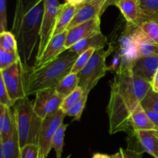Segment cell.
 Wrapping results in <instances>:
<instances>
[{"label": "cell", "instance_id": "obj_1", "mask_svg": "<svg viewBox=\"0 0 158 158\" xmlns=\"http://www.w3.org/2000/svg\"><path fill=\"white\" fill-rule=\"evenodd\" d=\"M151 89V84L134 75L131 70L115 73L110 83V95L106 107L110 135L131 129V116Z\"/></svg>", "mask_w": 158, "mask_h": 158}, {"label": "cell", "instance_id": "obj_2", "mask_svg": "<svg viewBox=\"0 0 158 158\" xmlns=\"http://www.w3.org/2000/svg\"><path fill=\"white\" fill-rule=\"evenodd\" d=\"M44 9L45 0H16L11 32L16 38L20 57L27 65L37 54Z\"/></svg>", "mask_w": 158, "mask_h": 158}, {"label": "cell", "instance_id": "obj_3", "mask_svg": "<svg viewBox=\"0 0 158 158\" xmlns=\"http://www.w3.org/2000/svg\"><path fill=\"white\" fill-rule=\"evenodd\" d=\"M78 54L66 50L52 61L31 70L28 79L27 95L35 94L43 90L56 88L60 81L71 72Z\"/></svg>", "mask_w": 158, "mask_h": 158}, {"label": "cell", "instance_id": "obj_4", "mask_svg": "<svg viewBox=\"0 0 158 158\" xmlns=\"http://www.w3.org/2000/svg\"><path fill=\"white\" fill-rule=\"evenodd\" d=\"M12 107L21 149L29 144L38 145L43 119L34 110L33 102L26 97L16 101Z\"/></svg>", "mask_w": 158, "mask_h": 158}, {"label": "cell", "instance_id": "obj_5", "mask_svg": "<svg viewBox=\"0 0 158 158\" xmlns=\"http://www.w3.org/2000/svg\"><path fill=\"white\" fill-rule=\"evenodd\" d=\"M114 48L110 44L107 50H97L86 66L77 74L79 77V87L84 91V94H89V91L97 85L99 81L104 77L108 71L106 60L112 54Z\"/></svg>", "mask_w": 158, "mask_h": 158}, {"label": "cell", "instance_id": "obj_6", "mask_svg": "<svg viewBox=\"0 0 158 158\" xmlns=\"http://www.w3.org/2000/svg\"><path fill=\"white\" fill-rule=\"evenodd\" d=\"M32 67L19 60L9 68L0 71V77L4 81L11 99L15 103L28 97L27 85Z\"/></svg>", "mask_w": 158, "mask_h": 158}, {"label": "cell", "instance_id": "obj_7", "mask_svg": "<svg viewBox=\"0 0 158 158\" xmlns=\"http://www.w3.org/2000/svg\"><path fill=\"white\" fill-rule=\"evenodd\" d=\"M60 6L61 4L59 0H45L44 13L42 21L40 43L35 60L42 55L43 50L53 36Z\"/></svg>", "mask_w": 158, "mask_h": 158}, {"label": "cell", "instance_id": "obj_8", "mask_svg": "<svg viewBox=\"0 0 158 158\" xmlns=\"http://www.w3.org/2000/svg\"><path fill=\"white\" fill-rule=\"evenodd\" d=\"M66 116V113L60 109L52 116L43 120L38 143L40 149L39 158H47L49 152L52 149V140L54 133L58 127L63 123V120Z\"/></svg>", "mask_w": 158, "mask_h": 158}, {"label": "cell", "instance_id": "obj_9", "mask_svg": "<svg viewBox=\"0 0 158 158\" xmlns=\"http://www.w3.org/2000/svg\"><path fill=\"white\" fill-rule=\"evenodd\" d=\"M63 98L55 88L43 90L35 94L33 102L34 110L41 119H44L59 111Z\"/></svg>", "mask_w": 158, "mask_h": 158}, {"label": "cell", "instance_id": "obj_10", "mask_svg": "<svg viewBox=\"0 0 158 158\" xmlns=\"http://www.w3.org/2000/svg\"><path fill=\"white\" fill-rule=\"evenodd\" d=\"M66 33H67V31L57 34L52 37L50 41L49 42L47 46L43 50L42 55L35 60V63L32 66V69L40 68V67L52 61L66 50Z\"/></svg>", "mask_w": 158, "mask_h": 158}, {"label": "cell", "instance_id": "obj_11", "mask_svg": "<svg viewBox=\"0 0 158 158\" xmlns=\"http://www.w3.org/2000/svg\"><path fill=\"white\" fill-rule=\"evenodd\" d=\"M100 32H101L100 17H96L67 29L66 40V50H69L80 40Z\"/></svg>", "mask_w": 158, "mask_h": 158}, {"label": "cell", "instance_id": "obj_12", "mask_svg": "<svg viewBox=\"0 0 158 158\" xmlns=\"http://www.w3.org/2000/svg\"><path fill=\"white\" fill-rule=\"evenodd\" d=\"M158 70V54L137 58L131 67L134 75L151 83Z\"/></svg>", "mask_w": 158, "mask_h": 158}, {"label": "cell", "instance_id": "obj_13", "mask_svg": "<svg viewBox=\"0 0 158 158\" xmlns=\"http://www.w3.org/2000/svg\"><path fill=\"white\" fill-rule=\"evenodd\" d=\"M117 7L128 24L137 26L141 19L140 0H114Z\"/></svg>", "mask_w": 158, "mask_h": 158}, {"label": "cell", "instance_id": "obj_14", "mask_svg": "<svg viewBox=\"0 0 158 158\" xmlns=\"http://www.w3.org/2000/svg\"><path fill=\"white\" fill-rule=\"evenodd\" d=\"M103 12H104L103 8L99 5L91 2L84 1L78 6V9L68 27V29L96 17H100Z\"/></svg>", "mask_w": 158, "mask_h": 158}, {"label": "cell", "instance_id": "obj_15", "mask_svg": "<svg viewBox=\"0 0 158 158\" xmlns=\"http://www.w3.org/2000/svg\"><path fill=\"white\" fill-rule=\"evenodd\" d=\"M132 33L134 44L137 49L139 57H148L158 54V43L148 40L140 33L137 26L127 23Z\"/></svg>", "mask_w": 158, "mask_h": 158}, {"label": "cell", "instance_id": "obj_16", "mask_svg": "<svg viewBox=\"0 0 158 158\" xmlns=\"http://www.w3.org/2000/svg\"><path fill=\"white\" fill-rule=\"evenodd\" d=\"M107 43V38L101 32H100L80 40L73 46H71L69 50L80 55L84 51L91 48H94L96 50L104 48Z\"/></svg>", "mask_w": 158, "mask_h": 158}, {"label": "cell", "instance_id": "obj_17", "mask_svg": "<svg viewBox=\"0 0 158 158\" xmlns=\"http://www.w3.org/2000/svg\"><path fill=\"white\" fill-rule=\"evenodd\" d=\"M134 134L143 152L158 158V142L154 130H136Z\"/></svg>", "mask_w": 158, "mask_h": 158}, {"label": "cell", "instance_id": "obj_18", "mask_svg": "<svg viewBox=\"0 0 158 158\" xmlns=\"http://www.w3.org/2000/svg\"><path fill=\"white\" fill-rule=\"evenodd\" d=\"M77 9H78V6L72 5L70 3L65 2L61 4L60 12L57 16L53 36L67 31L68 27L73 19Z\"/></svg>", "mask_w": 158, "mask_h": 158}, {"label": "cell", "instance_id": "obj_19", "mask_svg": "<svg viewBox=\"0 0 158 158\" xmlns=\"http://www.w3.org/2000/svg\"><path fill=\"white\" fill-rule=\"evenodd\" d=\"M16 130L15 116L11 107L0 104V139H6Z\"/></svg>", "mask_w": 158, "mask_h": 158}, {"label": "cell", "instance_id": "obj_20", "mask_svg": "<svg viewBox=\"0 0 158 158\" xmlns=\"http://www.w3.org/2000/svg\"><path fill=\"white\" fill-rule=\"evenodd\" d=\"M130 122L133 131L157 129L156 125L151 120L149 116H148L146 110L143 108L141 104H140L133 112Z\"/></svg>", "mask_w": 158, "mask_h": 158}, {"label": "cell", "instance_id": "obj_21", "mask_svg": "<svg viewBox=\"0 0 158 158\" xmlns=\"http://www.w3.org/2000/svg\"><path fill=\"white\" fill-rule=\"evenodd\" d=\"M0 155L3 158H19L21 156V147L17 130L6 139H0Z\"/></svg>", "mask_w": 158, "mask_h": 158}, {"label": "cell", "instance_id": "obj_22", "mask_svg": "<svg viewBox=\"0 0 158 158\" xmlns=\"http://www.w3.org/2000/svg\"><path fill=\"white\" fill-rule=\"evenodd\" d=\"M79 87V77L77 74L69 73L66 76L59 85L56 87V91L64 99Z\"/></svg>", "mask_w": 158, "mask_h": 158}, {"label": "cell", "instance_id": "obj_23", "mask_svg": "<svg viewBox=\"0 0 158 158\" xmlns=\"http://www.w3.org/2000/svg\"><path fill=\"white\" fill-rule=\"evenodd\" d=\"M140 2L141 9L140 23L148 20H154L158 23V0H140Z\"/></svg>", "mask_w": 158, "mask_h": 158}, {"label": "cell", "instance_id": "obj_24", "mask_svg": "<svg viewBox=\"0 0 158 158\" xmlns=\"http://www.w3.org/2000/svg\"><path fill=\"white\" fill-rule=\"evenodd\" d=\"M137 30L148 40L158 43V23L154 20H148L137 25Z\"/></svg>", "mask_w": 158, "mask_h": 158}, {"label": "cell", "instance_id": "obj_25", "mask_svg": "<svg viewBox=\"0 0 158 158\" xmlns=\"http://www.w3.org/2000/svg\"><path fill=\"white\" fill-rule=\"evenodd\" d=\"M68 127V124L62 123L56 131L55 132L52 137V148L53 149L56 153V158H63L62 154H63V146H64V137L65 133Z\"/></svg>", "mask_w": 158, "mask_h": 158}, {"label": "cell", "instance_id": "obj_26", "mask_svg": "<svg viewBox=\"0 0 158 158\" xmlns=\"http://www.w3.org/2000/svg\"><path fill=\"white\" fill-rule=\"evenodd\" d=\"M0 49L8 52L19 54L16 38L12 32L5 31L0 33Z\"/></svg>", "mask_w": 158, "mask_h": 158}, {"label": "cell", "instance_id": "obj_27", "mask_svg": "<svg viewBox=\"0 0 158 158\" xmlns=\"http://www.w3.org/2000/svg\"><path fill=\"white\" fill-rule=\"evenodd\" d=\"M83 95H84L83 90L80 87H78L73 92H71L70 94H68L66 97L63 99L61 105H60V109L64 112L65 113H66L68 109L70 107H72L74 104L77 103L80 99H81Z\"/></svg>", "mask_w": 158, "mask_h": 158}, {"label": "cell", "instance_id": "obj_28", "mask_svg": "<svg viewBox=\"0 0 158 158\" xmlns=\"http://www.w3.org/2000/svg\"><path fill=\"white\" fill-rule=\"evenodd\" d=\"M19 60H22L19 54L8 52L0 49V71L9 68Z\"/></svg>", "mask_w": 158, "mask_h": 158}, {"label": "cell", "instance_id": "obj_29", "mask_svg": "<svg viewBox=\"0 0 158 158\" xmlns=\"http://www.w3.org/2000/svg\"><path fill=\"white\" fill-rule=\"evenodd\" d=\"M97 50L94 48H91V49L87 50L84 51L81 54L78 55V57L76 60L75 63H74L73 66L72 70H71V73H75V74H78L83 68L86 65L89 59L94 54V52Z\"/></svg>", "mask_w": 158, "mask_h": 158}, {"label": "cell", "instance_id": "obj_30", "mask_svg": "<svg viewBox=\"0 0 158 158\" xmlns=\"http://www.w3.org/2000/svg\"><path fill=\"white\" fill-rule=\"evenodd\" d=\"M140 104L145 110H150L158 113V93L153 91L151 88Z\"/></svg>", "mask_w": 158, "mask_h": 158}, {"label": "cell", "instance_id": "obj_31", "mask_svg": "<svg viewBox=\"0 0 158 158\" xmlns=\"http://www.w3.org/2000/svg\"><path fill=\"white\" fill-rule=\"evenodd\" d=\"M87 98L88 94H84L81 99H80L77 103L74 104L72 107H70L68 109V111L66 112V116L73 117L75 120H80L83 112V110L85 108V106H86Z\"/></svg>", "mask_w": 158, "mask_h": 158}, {"label": "cell", "instance_id": "obj_32", "mask_svg": "<svg viewBox=\"0 0 158 158\" xmlns=\"http://www.w3.org/2000/svg\"><path fill=\"white\" fill-rule=\"evenodd\" d=\"M22 158H39L40 149L37 144H29L21 149Z\"/></svg>", "mask_w": 158, "mask_h": 158}, {"label": "cell", "instance_id": "obj_33", "mask_svg": "<svg viewBox=\"0 0 158 158\" xmlns=\"http://www.w3.org/2000/svg\"><path fill=\"white\" fill-rule=\"evenodd\" d=\"M0 104L8 107L14 105V102L11 99L2 79L0 77Z\"/></svg>", "mask_w": 158, "mask_h": 158}, {"label": "cell", "instance_id": "obj_34", "mask_svg": "<svg viewBox=\"0 0 158 158\" xmlns=\"http://www.w3.org/2000/svg\"><path fill=\"white\" fill-rule=\"evenodd\" d=\"M142 152L137 151L132 149L120 148L117 153L112 155V158H142Z\"/></svg>", "mask_w": 158, "mask_h": 158}, {"label": "cell", "instance_id": "obj_35", "mask_svg": "<svg viewBox=\"0 0 158 158\" xmlns=\"http://www.w3.org/2000/svg\"><path fill=\"white\" fill-rule=\"evenodd\" d=\"M7 13H6V0H0V31H7Z\"/></svg>", "mask_w": 158, "mask_h": 158}, {"label": "cell", "instance_id": "obj_36", "mask_svg": "<svg viewBox=\"0 0 158 158\" xmlns=\"http://www.w3.org/2000/svg\"><path fill=\"white\" fill-rule=\"evenodd\" d=\"M85 1L91 2L101 6L103 9V12L107 9L108 6H114V0H85Z\"/></svg>", "mask_w": 158, "mask_h": 158}, {"label": "cell", "instance_id": "obj_37", "mask_svg": "<svg viewBox=\"0 0 158 158\" xmlns=\"http://www.w3.org/2000/svg\"><path fill=\"white\" fill-rule=\"evenodd\" d=\"M146 112L148 113V116H149L151 120L153 122V123L156 125L157 129H158V113L155 112L150 111V110H146Z\"/></svg>", "mask_w": 158, "mask_h": 158}, {"label": "cell", "instance_id": "obj_38", "mask_svg": "<svg viewBox=\"0 0 158 158\" xmlns=\"http://www.w3.org/2000/svg\"><path fill=\"white\" fill-rule=\"evenodd\" d=\"M151 88H152L153 91H154L155 92L158 93V70L156 72L155 75H154V78H153L152 81H151Z\"/></svg>", "mask_w": 158, "mask_h": 158}, {"label": "cell", "instance_id": "obj_39", "mask_svg": "<svg viewBox=\"0 0 158 158\" xmlns=\"http://www.w3.org/2000/svg\"><path fill=\"white\" fill-rule=\"evenodd\" d=\"M92 158H112V156L107 154H104V153H97L93 155Z\"/></svg>", "mask_w": 158, "mask_h": 158}, {"label": "cell", "instance_id": "obj_40", "mask_svg": "<svg viewBox=\"0 0 158 158\" xmlns=\"http://www.w3.org/2000/svg\"><path fill=\"white\" fill-rule=\"evenodd\" d=\"M85 0H66V2L70 3V4L75 5V6H79Z\"/></svg>", "mask_w": 158, "mask_h": 158}, {"label": "cell", "instance_id": "obj_41", "mask_svg": "<svg viewBox=\"0 0 158 158\" xmlns=\"http://www.w3.org/2000/svg\"><path fill=\"white\" fill-rule=\"evenodd\" d=\"M154 134H155L156 137H157V142H158V129H155V130H154Z\"/></svg>", "mask_w": 158, "mask_h": 158}, {"label": "cell", "instance_id": "obj_42", "mask_svg": "<svg viewBox=\"0 0 158 158\" xmlns=\"http://www.w3.org/2000/svg\"><path fill=\"white\" fill-rule=\"evenodd\" d=\"M64 158H71V155H69V156H66V157H64Z\"/></svg>", "mask_w": 158, "mask_h": 158}, {"label": "cell", "instance_id": "obj_43", "mask_svg": "<svg viewBox=\"0 0 158 158\" xmlns=\"http://www.w3.org/2000/svg\"><path fill=\"white\" fill-rule=\"evenodd\" d=\"M19 158H22V157H21V156H19Z\"/></svg>", "mask_w": 158, "mask_h": 158}]
</instances>
